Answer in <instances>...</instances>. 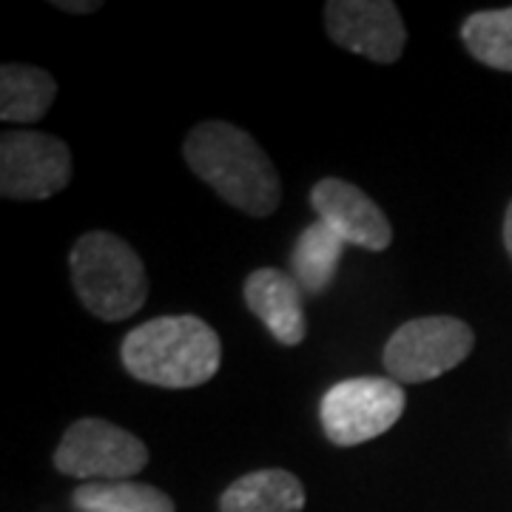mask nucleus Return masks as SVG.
<instances>
[{"label":"nucleus","mask_w":512,"mask_h":512,"mask_svg":"<svg viewBox=\"0 0 512 512\" xmlns=\"http://www.w3.org/2000/svg\"><path fill=\"white\" fill-rule=\"evenodd\" d=\"M188 168L228 205L248 217H271L282 200L279 171L245 128L205 120L188 131L183 146Z\"/></svg>","instance_id":"f257e3e1"},{"label":"nucleus","mask_w":512,"mask_h":512,"mask_svg":"<svg viewBox=\"0 0 512 512\" xmlns=\"http://www.w3.org/2000/svg\"><path fill=\"white\" fill-rule=\"evenodd\" d=\"M120 359L137 382L185 390L200 387L217 376L222 365V342L217 330L194 313L148 319L120 345Z\"/></svg>","instance_id":"f03ea898"},{"label":"nucleus","mask_w":512,"mask_h":512,"mask_svg":"<svg viewBox=\"0 0 512 512\" xmlns=\"http://www.w3.org/2000/svg\"><path fill=\"white\" fill-rule=\"evenodd\" d=\"M72 285L83 308L103 322H123L148 299L143 259L111 231H89L74 242Z\"/></svg>","instance_id":"7ed1b4c3"},{"label":"nucleus","mask_w":512,"mask_h":512,"mask_svg":"<svg viewBox=\"0 0 512 512\" xmlns=\"http://www.w3.org/2000/svg\"><path fill=\"white\" fill-rule=\"evenodd\" d=\"M476 348V333L456 316H419L404 322L384 345V370L393 382H433Z\"/></svg>","instance_id":"20e7f679"},{"label":"nucleus","mask_w":512,"mask_h":512,"mask_svg":"<svg viewBox=\"0 0 512 512\" xmlns=\"http://www.w3.org/2000/svg\"><path fill=\"white\" fill-rule=\"evenodd\" d=\"M402 384L384 376H359L336 382L319 404L322 430L336 447H356L370 439H379L396 421L402 419Z\"/></svg>","instance_id":"39448f33"},{"label":"nucleus","mask_w":512,"mask_h":512,"mask_svg":"<svg viewBox=\"0 0 512 512\" xmlns=\"http://www.w3.org/2000/svg\"><path fill=\"white\" fill-rule=\"evenodd\" d=\"M148 447L123 427L106 419H77L55 450V467L83 484L131 481L148 467Z\"/></svg>","instance_id":"423d86ee"},{"label":"nucleus","mask_w":512,"mask_h":512,"mask_svg":"<svg viewBox=\"0 0 512 512\" xmlns=\"http://www.w3.org/2000/svg\"><path fill=\"white\" fill-rule=\"evenodd\" d=\"M72 183V151L43 131L9 128L0 137V194L6 200H49Z\"/></svg>","instance_id":"0eeeda50"},{"label":"nucleus","mask_w":512,"mask_h":512,"mask_svg":"<svg viewBox=\"0 0 512 512\" xmlns=\"http://www.w3.org/2000/svg\"><path fill=\"white\" fill-rule=\"evenodd\" d=\"M330 40L373 63H396L407 43L402 12L390 0H330L325 6Z\"/></svg>","instance_id":"6e6552de"},{"label":"nucleus","mask_w":512,"mask_h":512,"mask_svg":"<svg viewBox=\"0 0 512 512\" xmlns=\"http://www.w3.org/2000/svg\"><path fill=\"white\" fill-rule=\"evenodd\" d=\"M311 205L319 220L348 245L365 251H384L393 242V228L382 208L359 185L348 180L339 177L319 180L311 191Z\"/></svg>","instance_id":"1a4fd4ad"},{"label":"nucleus","mask_w":512,"mask_h":512,"mask_svg":"<svg viewBox=\"0 0 512 512\" xmlns=\"http://www.w3.org/2000/svg\"><path fill=\"white\" fill-rule=\"evenodd\" d=\"M245 305L256 319L271 330L279 345L293 348L305 339L308 319H305V291L291 274L279 268H256L245 279Z\"/></svg>","instance_id":"9d476101"},{"label":"nucleus","mask_w":512,"mask_h":512,"mask_svg":"<svg viewBox=\"0 0 512 512\" xmlns=\"http://www.w3.org/2000/svg\"><path fill=\"white\" fill-rule=\"evenodd\" d=\"M305 487L288 470H254L239 476L220 498V512H302Z\"/></svg>","instance_id":"9b49d317"},{"label":"nucleus","mask_w":512,"mask_h":512,"mask_svg":"<svg viewBox=\"0 0 512 512\" xmlns=\"http://www.w3.org/2000/svg\"><path fill=\"white\" fill-rule=\"evenodd\" d=\"M57 97V80L46 69L3 63L0 69V120L37 123Z\"/></svg>","instance_id":"f8f14e48"},{"label":"nucleus","mask_w":512,"mask_h":512,"mask_svg":"<svg viewBox=\"0 0 512 512\" xmlns=\"http://www.w3.org/2000/svg\"><path fill=\"white\" fill-rule=\"evenodd\" d=\"M345 245L348 242L336 237L322 220H316L299 234L296 245H293L291 268L293 279L308 296H319L333 282Z\"/></svg>","instance_id":"ddd939ff"},{"label":"nucleus","mask_w":512,"mask_h":512,"mask_svg":"<svg viewBox=\"0 0 512 512\" xmlns=\"http://www.w3.org/2000/svg\"><path fill=\"white\" fill-rule=\"evenodd\" d=\"M80 512H174L171 495L140 481H92L80 484L72 495Z\"/></svg>","instance_id":"4468645a"},{"label":"nucleus","mask_w":512,"mask_h":512,"mask_svg":"<svg viewBox=\"0 0 512 512\" xmlns=\"http://www.w3.org/2000/svg\"><path fill=\"white\" fill-rule=\"evenodd\" d=\"M461 40L478 63L512 72V6L470 15L461 26Z\"/></svg>","instance_id":"2eb2a0df"},{"label":"nucleus","mask_w":512,"mask_h":512,"mask_svg":"<svg viewBox=\"0 0 512 512\" xmlns=\"http://www.w3.org/2000/svg\"><path fill=\"white\" fill-rule=\"evenodd\" d=\"M60 12H72V15H92L100 9V0H57Z\"/></svg>","instance_id":"dca6fc26"},{"label":"nucleus","mask_w":512,"mask_h":512,"mask_svg":"<svg viewBox=\"0 0 512 512\" xmlns=\"http://www.w3.org/2000/svg\"><path fill=\"white\" fill-rule=\"evenodd\" d=\"M504 245H507V254L512 259V202L507 205V217H504Z\"/></svg>","instance_id":"f3484780"}]
</instances>
